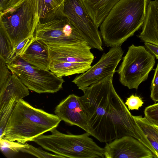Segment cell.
Returning <instances> with one entry per match:
<instances>
[{"mask_svg":"<svg viewBox=\"0 0 158 158\" xmlns=\"http://www.w3.org/2000/svg\"><path fill=\"white\" fill-rule=\"evenodd\" d=\"M123 53L121 46L111 47L107 52L102 54L96 64L85 73L77 76L72 82L78 89L83 91L108 76L114 74Z\"/></svg>","mask_w":158,"mask_h":158,"instance_id":"10","label":"cell"},{"mask_svg":"<svg viewBox=\"0 0 158 158\" xmlns=\"http://www.w3.org/2000/svg\"><path fill=\"white\" fill-rule=\"evenodd\" d=\"M120 0H82L89 15L98 27L113 7Z\"/></svg>","mask_w":158,"mask_h":158,"instance_id":"17","label":"cell"},{"mask_svg":"<svg viewBox=\"0 0 158 158\" xmlns=\"http://www.w3.org/2000/svg\"><path fill=\"white\" fill-rule=\"evenodd\" d=\"M48 46L51 60L92 63L94 59L92 48L85 41L69 45Z\"/></svg>","mask_w":158,"mask_h":158,"instance_id":"14","label":"cell"},{"mask_svg":"<svg viewBox=\"0 0 158 158\" xmlns=\"http://www.w3.org/2000/svg\"><path fill=\"white\" fill-rule=\"evenodd\" d=\"M54 112L61 121L70 125L78 127L93 136L87 113L80 97L74 94L69 95L56 106Z\"/></svg>","mask_w":158,"mask_h":158,"instance_id":"12","label":"cell"},{"mask_svg":"<svg viewBox=\"0 0 158 158\" xmlns=\"http://www.w3.org/2000/svg\"><path fill=\"white\" fill-rule=\"evenodd\" d=\"M64 0H39V15L40 18L44 17L52 11H63Z\"/></svg>","mask_w":158,"mask_h":158,"instance_id":"20","label":"cell"},{"mask_svg":"<svg viewBox=\"0 0 158 158\" xmlns=\"http://www.w3.org/2000/svg\"><path fill=\"white\" fill-rule=\"evenodd\" d=\"M24 0H0V13H2L19 5Z\"/></svg>","mask_w":158,"mask_h":158,"instance_id":"29","label":"cell"},{"mask_svg":"<svg viewBox=\"0 0 158 158\" xmlns=\"http://www.w3.org/2000/svg\"><path fill=\"white\" fill-rule=\"evenodd\" d=\"M142 30L138 37L142 41L158 46V0H150Z\"/></svg>","mask_w":158,"mask_h":158,"instance_id":"16","label":"cell"},{"mask_svg":"<svg viewBox=\"0 0 158 158\" xmlns=\"http://www.w3.org/2000/svg\"><path fill=\"white\" fill-rule=\"evenodd\" d=\"M144 102L142 98L138 96L132 95L127 98L125 104L130 110H138L143 104Z\"/></svg>","mask_w":158,"mask_h":158,"instance_id":"27","label":"cell"},{"mask_svg":"<svg viewBox=\"0 0 158 158\" xmlns=\"http://www.w3.org/2000/svg\"><path fill=\"white\" fill-rule=\"evenodd\" d=\"M0 149L2 152L7 157H13L20 151V149L25 146L26 143L11 141L3 138L0 139Z\"/></svg>","mask_w":158,"mask_h":158,"instance_id":"22","label":"cell"},{"mask_svg":"<svg viewBox=\"0 0 158 158\" xmlns=\"http://www.w3.org/2000/svg\"><path fill=\"white\" fill-rule=\"evenodd\" d=\"M150 0H120L112 8L100 26L104 44L121 46L142 27Z\"/></svg>","mask_w":158,"mask_h":158,"instance_id":"2","label":"cell"},{"mask_svg":"<svg viewBox=\"0 0 158 158\" xmlns=\"http://www.w3.org/2000/svg\"><path fill=\"white\" fill-rule=\"evenodd\" d=\"M91 64L51 60L49 70L58 77L62 78L83 73L91 67Z\"/></svg>","mask_w":158,"mask_h":158,"instance_id":"18","label":"cell"},{"mask_svg":"<svg viewBox=\"0 0 158 158\" xmlns=\"http://www.w3.org/2000/svg\"><path fill=\"white\" fill-rule=\"evenodd\" d=\"M18 101L16 98H13L0 109V137L2 135L8 119Z\"/></svg>","mask_w":158,"mask_h":158,"instance_id":"23","label":"cell"},{"mask_svg":"<svg viewBox=\"0 0 158 158\" xmlns=\"http://www.w3.org/2000/svg\"><path fill=\"white\" fill-rule=\"evenodd\" d=\"M144 118L151 124L158 127V102L146 107Z\"/></svg>","mask_w":158,"mask_h":158,"instance_id":"25","label":"cell"},{"mask_svg":"<svg viewBox=\"0 0 158 158\" xmlns=\"http://www.w3.org/2000/svg\"><path fill=\"white\" fill-rule=\"evenodd\" d=\"M106 158H153L152 152L140 141L130 136H124L106 143Z\"/></svg>","mask_w":158,"mask_h":158,"instance_id":"11","label":"cell"},{"mask_svg":"<svg viewBox=\"0 0 158 158\" xmlns=\"http://www.w3.org/2000/svg\"><path fill=\"white\" fill-rule=\"evenodd\" d=\"M20 151L40 158H63L61 156L49 153L27 143L20 149Z\"/></svg>","mask_w":158,"mask_h":158,"instance_id":"24","label":"cell"},{"mask_svg":"<svg viewBox=\"0 0 158 158\" xmlns=\"http://www.w3.org/2000/svg\"><path fill=\"white\" fill-rule=\"evenodd\" d=\"M61 121L55 114L34 107L22 99L16 102L0 139L25 143L57 127Z\"/></svg>","mask_w":158,"mask_h":158,"instance_id":"3","label":"cell"},{"mask_svg":"<svg viewBox=\"0 0 158 158\" xmlns=\"http://www.w3.org/2000/svg\"><path fill=\"white\" fill-rule=\"evenodd\" d=\"M114 75L87 87L80 97L92 136L106 143L123 136H131L155 153V150L116 92L113 83Z\"/></svg>","mask_w":158,"mask_h":158,"instance_id":"1","label":"cell"},{"mask_svg":"<svg viewBox=\"0 0 158 158\" xmlns=\"http://www.w3.org/2000/svg\"><path fill=\"white\" fill-rule=\"evenodd\" d=\"M137 123L158 154V128L150 123L142 116H133Z\"/></svg>","mask_w":158,"mask_h":158,"instance_id":"19","label":"cell"},{"mask_svg":"<svg viewBox=\"0 0 158 158\" xmlns=\"http://www.w3.org/2000/svg\"><path fill=\"white\" fill-rule=\"evenodd\" d=\"M34 38V36L27 38L19 43L13 49L11 58L9 63L19 58L32 41Z\"/></svg>","mask_w":158,"mask_h":158,"instance_id":"26","label":"cell"},{"mask_svg":"<svg viewBox=\"0 0 158 158\" xmlns=\"http://www.w3.org/2000/svg\"><path fill=\"white\" fill-rule=\"evenodd\" d=\"M150 97L155 102H158V62L151 82Z\"/></svg>","mask_w":158,"mask_h":158,"instance_id":"28","label":"cell"},{"mask_svg":"<svg viewBox=\"0 0 158 158\" xmlns=\"http://www.w3.org/2000/svg\"><path fill=\"white\" fill-rule=\"evenodd\" d=\"M63 13L92 48L103 50L100 32L82 0H64Z\"/></svg>","mask_w":158,"mask_h":158,"instance_id":"9","label":"cell"},{"mask_svg":"<svg viewBox=\"0 0 158 158\" xmlns=\"http://www.w3.org/2000/svg\"><path fill=\"white\" fill-rule=\"evenodd\" d=\"M6 64L30 90L38 94L54 93L62 88L64 82L62 78L58 77L50 70L31 65L20 57Z\"/></svg>","mask_w":158,"mask_h":158,"instance_id":"8","label":"cell"},{"mask_svg":"<svg viewBox=\"0 0 158 158\" xmlns=\"http://www.w3.org/2000/svg\"><path fill=\"white\" fill-rule=\"evenodd\" d=\"M144 46L148 51L156 59H158V46L148 42H144Z\"/></svg>","mask_w":158,"mask_h":158,"instance_id":"30","label":"cell"},{"mask_svg":"<svg viewBox=\"0 0 158 158\" xmlns=\"http://www.w3.org/2000/svg\"><path fill=\"white\" fill-rule=\"evenodd\" d=\"M39 19V0H24L0 13V30L8 39L13 49L24 39L33 36Z\"/></svg>","mask_w":158,"mask_h":158,"instance_id":"5","label":"cell"},{"mask_svg":"<svg viewBox=\"0 0 158 158\" xmlns=\"http://www.w3.org/2000/svg\"><path fill=\"white\" fill-rule=\"evenodd\" d=\"M29 90L0 59V109L13 98L19 101L28 96Z\"/></svg>","mask_w":158,"mask_h":158,"instance_id":"13","label":"cell"},{"mask_svg":"<svg viewBox=\"0 0 158 158\" xmlns=\"http://www.w3.org/2000/svg\"><path fill=\"white\" fill-rule=\"evenodd\" d=\"M155 63V57L145 47L132 44L116 71L119 81L129 89H137L140 84L147 80Z\"/></svg>","mask_w":158,"mask_h":158,"instance_id":"7","label":"cell"},{"mask_svg":"<svg viewBox=\"0 0 158 158\" xmlns=\"http://www.w3.org/2000/svg\"><path fill=\"white\" fill-rule=\"evenodd\" d=\"M50 131L51 134L41 135L31 141L63 158H104V148L99 146L88 133L65 134L56 127Z\"/></svg>","mask_w":158,"mask_h":158,"instance_id":"4","label":"cell"},{"mask_svg":"<svg viewBox=\"0 0 158 158\" xmlns=\"http://www.w3.org/2000/svg\"><path fill=\"white\" fill-rule=\"evenodd\" d=\"M33 36L48 45H69L85 41L60 10L52 11L40 18Z\"/></svg>","mask_w":158,"mask_h":158,"instance_id":"6","label":"cell"},{"mask_svg":"<svg viewBox=\"0 0 158 158\" xmlns=\"http://www.w3.org/2000/svg\"><path fill=\"white\" fill-rule=\"evenodd\" d=\"M0 35V59L6 64L10 61L13 48L8 39L1 30Z\"/></svg>","mask_w":158,"mask_h":158,"instance_id":"21","label":"cell"},{"mask_svg":"<svg viewBox=\"0 0 158 158\" xmlns=\"http://www.w3.org/2000/svg\"><path fill=\"white\" fill-rule=\"evenodd\" d=\"M20 58L31 65L49 70L51 60L48 46L34 37Z\"/></svg>","mask_w":158,"mask_h":158,"instance_id":"15","label":"cell"},{"mask_svg":"<svg viewBox=\"0 0 158 158\" xmlns=\"http://www.w3.org/2000/svg\"></svg>","mask_w":158,"mask_h":158,"instance_id":"31","label":"cell"}]
</instances>
